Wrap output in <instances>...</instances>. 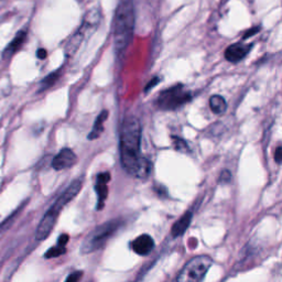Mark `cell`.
I'll return each mask as SVG.
<instances>
[{"label": "cell", "instance_id": "7", "mask_svg": "<svg viewBox=\"0 0 282 282\" xmlns=\"http://www.w3.org/2000/svg\"><path fill=\"white\" fill-rule=\"evenodd\" d=\"M77 161L76 154L74 153L73 150L68 148H64L58 152L54 157L52 161V167L56 171H61V170H66L72 168L74 164Z\"/></svg>", "mask_w": 282, "mask_h": 282}, {"label": "cell", "instance_id": "12", "mask_svg": "<svg viewBox=\"0 0 282 282\" xmlns=\"http://www.w3.org/2000/svg\"><path fill=\"white\" fill-rule=\"evenodd\" d=\"M99 21H100L99 10L96 8L90 9L89 11H87L86 14H85V18L83 20L81 29H78V30L83 33H85V31H93L94 29H96Z\"/></svg>", "mask_w": 282, "mask_h": 282}, {"label": "cell", "instance_id": "5", "mask_svg": "<svg viewBox=\"0 0 282 282\" xmlns=\"http://www.w3.org/2000/svg\"><path fill=\"white\" fill-rule=\"evenodd\" d=\"M192 96L189 90H186L182 84H177L172 87L162 90L154 104L161 110H175L188 104Z\"/></svg>", "mask_w": 282, "mask_h": 282}, {"label": "cell", "instance_id": "4", "mask_svg": "<svg viewBox=\"0 0 282 282\" xmlns=\"http://www.w3.org/2000/svg\"><path fill=\"white\" fill-rule=\"evenodd\" d=\"M212 264L213 260L209 256H196L185 264L173 282H202Z\"/></svg>", "mask_w": 282, "mask_h": 282}, {"label": "cell", "instance_id": "15", "mask_svg": "<svg viewBox=\"0 0 282 282\" xmlns=\"http://www.w3.org/2000/svg\"><path fill=\"white\" fill-rule=\"evenodd\" d=\"M25 39H26V32H25V31H23V30L19 31V32L15 34L13 40L8 44L6 51H4V53H3V55L9 56V55L13 54V53L15 51H18L20 49V46L24 43Z\"/></svg>", "mask_w": 282, "mask_h": 282}, {"label": "cell", "instance_id": "22", "mask_svg": "<svg viewBox=\"0 0 282 282\" xmlns=\"http://www.w3.org/2000/svg\"><path fill=\"white\" fill-rule=\"evenodd\" d=\"M231 180H232L231 172L228 171V170H224V171L221 173L220 182H222V183H228V182H231Z\"/></svg>", "mask_w": 282, "mask_h": 282}, {"label": "cell", "instance_id": "9", "mask_svg": "<svg viewBox=\"0 0 282 282\" xmlns=\"http://www.w3.org/2000/svg\"><path fill=\"white\" fill-rule=\"evenodd\" d=\"M110 181V174L108 172H102L96 177V183H95V190L97 193V209L102 210L105 204V201L108 195V182Z\"/></svg>", "mask_w": 282, "mask_h": 282}, {"label": "cell", "instance_id": "17", "mask_svg": "<svg viewBox=\"0 0 282 282\" xmlns=\"http://www.w3.org/2000/svg\"><path fill=\"white\" fill-rule=\"evenodd\" d=\"M210 107L214 114H224L227 108L226 100L223 96H220V95H213L210 98Z\"/></svg>", "mask_w": 282, "mask_h": 282}, {"label": "cell", "instance_id": "16", "mask_svg": "<svg viewBox=\"0 0 282 282\" xmlns=\"http://www.w3.org/2000/svg\"><path fill=\"white\" fill-rule=\"evenodd\" d=\"M83 40H84V33L78 30L76 33H74L72 35V38L70 39V41H68V43L65 47L66 55L72 56V55L75 54L77 50L79 49V46H81Z\"/></svg>", "mask_w": 282, "mask_h": 282}, {"label": "cell", "instance_id": "18", "mask_svg": "<svg viewBox=\"0 0 282 282\" xmlns=\"http://www.w3.org/2000/svg\"><path fill=\"white\" fill-rule=\"evenodd\" d=\"M60 77V70L56 71V72H53L51 73L50 75H47L43 81L41 82V88H40V92L42 90H45L49 87H51L52 85H54V83L57 81V78Z\"/></svg>", "mask_w": 282, "mask_h": 282}, {"label": "cell", "instance_id": "27", "mask_svg": "<svg viewBox=\"0 0 282 282\" xmlns=\"http://www.w3.org/2000/svg\"><path fill=\"white\" fill-rule=\"evenodd\" d=\"M36 56H38L40 60H44V58L47 56V52L44 49H39L36 51Z\"/></svg>", "mask_w": 282, "mask_h": 282}, {"label": "cell", "instance_id": "19", "mask_svg": "<svg viewBox=\"0 0 282 282\" xmlns=\"http://www.w3.org/2000/svg\"><path fill=\"white\" fill-rule=\"evenodd\" d=\"M65 252H66L65 247H62V246H58V245H56V246L52 247L47 250L44 255V257L45 258H56L58 256H62L63 254H65Z\"/></svg>", "mask_w": 282, "mask_h": 282}, {"label": "cell", "instance_id": "14", "mask_svg": "<svg viewBox=\"0 0 282 282\" xmlns=\"http://www.w3.org/2000/svg\"><path fill=\"white\" fill-rule=\"evenodd\" d=\"M107 117H108V110H106V109H104L102 113L98 115L96 120H95V122H94L93 129H92V131L89 132V135L87 137L89 140L97 139V138H99V136L103 134L104 122H105L106 119H107Z\"/></svg>", "mask_w": 282, "mask_h": 282}, {"label": "cell", "instance_id": "25", "mask_svg": "<svg viewBox=\"0 0 282 282\" xmlns=\"http://www.w3.org/2000/svg\"><path fill=\"white\" fill-rule=\"evenodd\" d=\"M281 159H282V149H281V147L279 146V147H277V149H276V152H275V160H276L277 163L280 164V163H281Z\"/></svg>", "mask_w": 282, "mask_h": 282}, {"label": "cell", "instance_id": "10", "mask_svg": "<svg viewBox=\"0 0 282 282\" xmlns=\"http://www.w3.org/2000/svg\"><path fill=\"white\" fill-rule=\"evenodd\" d=\"M154 247V242L151 236L143 234L138 236L134 242L131 243V248L139 256H147L152 252Z\"/></svg>", "mask_w": 282, "mask_h": 282}, {"label": "cell", "instance_id": "20", "mask_svg": "<svg viewBox=\"0 0 282 282\" xmlns=\"http://www.w3.org/2000/svg\"><path fill=\"white\" fill-rule=\"evenodd\" d=\"M173 141H174V146H175V149L179 151H184L186 148V142L184 140L181 139V138L179 137H173Z\"/></svg>", "mask_w": 282, "mask_h": 282}, {"label": "cell", "instance_id": "23", "mask_svg": "<svg viewBox=\"0 0 282 282\" xmlns=\"http://www.w3.org/2000/svg\"><path fill=\"white\" fill-rule=\"evenodd\" d=\"M259 32V28L258 26H255V28H252V29H249L246 33H245V35L243 36V40H246L248 38H250V36L254 35V34H256Z\"/></svg>", "mask_w": 282, "mask_h": 282}, {"label": "cell", "instance_id": "3", "mask_svg": "<svg viewBox=\"0 0 282 282\" xmlns=\"http://www.w3.org/2000/svg\"><path fill=\"white\" fill-rule=\"evenodd\" d=\"M120 223L118 221H110L104 224L99 225L95 228L93 232H90L88 235L85 237L82 244V254H92L96 250L102 249L106 243L115 235V233L118 231Z\"/></svg>", "mask_w": 282, "mask_h": 282}, {"label": "cell", "instance_id": "26", "mask_svg": "<svg viewBox=\"0 0 282 282\" xmlns=\"http://www.w3.org/2000/svg\"><path fill=\"white\" fill-rule=\"evenodd\" d=\"M159 81H160V78L154 77L151 82H149V84L147 85V87H146V92H148L149 89H151V88H153L154 86H156V85L159 83Z\"/></svg>", "mask_w": 282, "mask_h": 282}, {"label": "cell", "instance_id": "11", "mask_svg": "<svg viewBox=\"0 0 282 282\" xmlns=\"http://www.w3.org/2000/svg\"><path fill=\"white\" fill-rule=\"evenodd\" d=\"M252 44H243V43H235L230 45L225 51V57L227 61L232 63H237L242 61L243 58L246 56L250 49H252Z\"/></svg>", "mask_w": 282, "mask_h": 282}, {"label": "cell", "instance_id": "1", "mask_svg": "<svg viewBox=\"0 0 282 282\" xmlns=\"http://www.w3.org/2000/svg\"><path fill=\"white\" fill-rule=\"evenodd\" d=\"M141 126L136 117H127L120 130V160L127 173L145 180L151 172V163L140 156Z\"/></svg>", "mask_w": 282, "mask_h": 282}, {"label": "cell", "instance_id": "8", "mask_svg": "<svg viewBox=\"0 0 282 282\" xmlns=\"http://www.w3.org/2000/svg\"><path fill=\"white\" fill-rule=\"evenodd\" d=\"M57 216V214L50 210L45 213V215L42 218V221L40 222L35 232V238L38 239V241H44V239L50 235L56 223Z\"/></svg>", "mask_w": 282, "mask_h": 282}, {"label": "cell", "instance_id": "6", "mask_svg": "<svg viewBox=\"0 0 282 282\" xmlns=\"http://www.w3.org/2000/svg\"><path fill=\"white\" fill-rule=\"evenodd\" d=\"M81 189H82V181L81 180L73 181V182L67 186V189L64 191V192L58 196V199L55 201V203L50 207V210L52 212H54L57 215L60 214V212L64 209L67 203H70V202L75 198L79 191H81Z\"/></svg>", "mask_w": 282, "mask_h": 282}, {"label": "cell", "instance_id": "13", "mask_svg": "<svg viewBox=\"0 0 282 282\" xmlns=\"http://www.w3.org/2000/svg\"><path fill=\"white\" fill-rule=\"evenodd\" d=\"M192 217H193L192 212H186L179 221L174 223V225L172 226V230H171V235L174 238L182 236L183 234L186 232V230L189 228L191 224V221H192Z\"/></svg>", "mask_w": 282, "mask_h": 282}, {"label": "cell", "instance_id": "2", "mask_svg": "<svg viewBox=\"0 0 282 282\" xmlns=\"http://www.w3.org/2000/svg\"><path fill=\"white\" fill-rule=\"evenodd\" d=\"M135 29V9L132 0H120L114 18V46L121 54L130 44Z\"/></svg>", "mask_w": 282, "mask_h": 282}, {"label": "cell", "instance_id": "24", "mask_svg": "<svg viewBox=\"0 0 282 282\" xmlns=\"http://www.w3.org/2000/svg\"><path fill=\"white\" fill-rule=\"evenodd\" d=\"M67 242H68V235H66V234H64V235H61L60 237H58L57 245H58V246L65 247Z\"/></svg>", "mask_w": 282, "mask_h": 282}, {"label": "cell", "instance_id": "21", "mask_svg": "<svg viewBox=\"0 0 282 282\" xmlns=\"http://www.w3.org/2000/svg\"><path fill=\"white\" fill-rule=\"evenodd\" d=\"M82 276H83L82 271H75V273H73L67 277L65 282H78L79 279L82 278Z\"/></svg>", "mask_w": 282, "mask_h": 282}]
</instances>
